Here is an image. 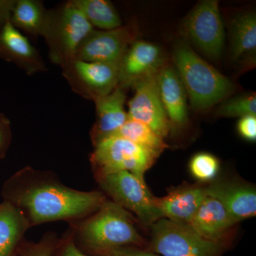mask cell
Returning a JSON list of instances; mask_svg holds the SVG:
<instances>
[{
  "label": "cell",
  "mask_w": 256,
  "mask_h": 256,
  "mask_svg": "<svg viewBox=\"0 0 256 256\" xmlns=\"http://www.w3.org/2000/svg\"><path fill=\"white\" fill-rule=\"evenodd\" d=\"M52 256H90L82 252L74 242L67 230L62 238H58Z\"/></svg>",
  "instance_id": "obj_27"
},
{
  "label": "cell",
  "mask_w": 256,
  "mask_h": 256,
  "mask_svg": "<svg viewBox=\"0 0 256 256\" xmlns=\"http://www.w3.org/2000/svg\"><path fill=\"white\" fill-rule=\"evenodd\" d=\"M62 68L73 92L87 100L108 95L118 86L119 64L74 58Z\"/></svg>",
  "instance_id": "obj_8"
},
{
  "label": "cell",
  "mask_w": 256,
  "mask_h": 256,
  "mask_svg": "<svg viewBox=\"0 0 256 256\" xmlns=\"http://www.w3.org/2000/svg\"><path fill=\"white\" fill-rule=\"evenodd\" d=\"M86 18L72 2L48 10L43 37L52 63L63 67L75 58L82 42L92 31Z\"/></svg>",
  "instance_id": "obj_4"
},
{
  "label": "cell",
  "mask_w": 256,
  "mask_h": 256,
  "mask_svg": "<svg viewBox=\"0 0 256 256\" xmlns=\"http://www.w3.org/2000/svg\"><path fill=\"white\" fill-rule=\"evenodd\" d=\"M218 116L235 118L256 116V97L255 94L239 96L224 101L217 109Z\"/></svg>",
  "instance_id": "obj_24"
},
{
  "label": "cell",
  "mask_w": 256,
  "mask_h": 256,
  "mask_svg": "<svg viewBox=\"0 0 256 256\" xmlns=\"http://www.w3.org/2000/svg\"><path fill=\"white\" fill-rule=\"evenodd\" d=\"M112 136L124 138L138 146L154 152L159 156L168 148L164 139L158 136L150 128L129 118L124 126Z\"/></svg>",
  "instance_id": "obj_23"
},
{
  "label": "cell",
  "mask_w": 256,
  "mask_h": 256,
  "mask_svg": "<svg viewBox=\"0 0 256 256\" xmlns=\"http://www.w3.org/2000/svg\"><path fill=\"white\" fill-rule=\"evenodd\" d=\"M12 138L11 122L2 112H0V160L6 156Z\"/></svg>",
  "instance_id": "obj_29"
},
{
  "label": "cell",
  "mask_w": 256,
  "mask_h": 256,
  "mask_svg": "<svg viewBox=\"0 0 256 256\" xmlns=\"http://www.w3.org/2000/svg\"><path fill=\"white\" fill-rule=\"evenodd\" d=\"M92 28L111 30L122 26L117 11L107 0H70Z\"/></svg>",
  "instance_id": "obj_22"
},
{
  "label": "cell",
  "mask_w": 256,
  "mask_h": 256,
  "mask_svg": "<svg viewBox=\"0 0 256 256\" xmlns=\"http://www.w3.org/2000/svg\"><path fill=\"white\" fill-rule=\"evenodd\" d=\"M238 132L242 138L250 142L256 140V116H246L240 118L237 124Z\"/></svg>",
  "instance_id": "obj_30"
},
{
  "label": "cell",
  "mask_w": 256,
  "mask_h": 256,
  "mask_svg": "<svg viewBox=\"0 0 256 256\" xmlns=\"http://www.w3.org/2000/svg\"><path fill=\"white\" fill-rule=\"evenodd\" d=\"M0 60L14 64L28 75L47 70L38 50L10 20L0 28Z\"/></svg>",
  "instance_id": "obj_13"
},
{
  "label": "cell",
  "mask_w": 256,
  "mask_h": 256,
  "mask_svg": "<svg viewBox=\"0 0 256 256\" xmlns=\"http://www.w3.org/2000/svg\"><path fill=\"white\" fill-rule=\"evenodd\" d=\"M206 196V186L196 184L180 186L166 196L156 197L160 220L188 224Z\"/></svg>",
  "instance_id": "obj_16"
},
{
  "label": "cell",
  "mask_w": 256,
  "mask_h": 256,
  "mask_svg": "<svg viewBox=\"0 0 256 256\" xmlns=\"http://www.w3.org/2000/svg\"><path fill=\"white\" fill-rule=\"evenodd\" d=\"M58 238L56 234L48 232L37 242H28L25 239L16 256H52Z\"/></svg>",
  "instance_id": "obj_26"
},
{
  "label": "cell",
  "mask_w": 256,
  "mask_h": 256,
  "mask_svg": "<svg viewBox=\"0 0 256 256\" xmlns=\"http://www.w3.org/2000/svg\"><path fill=\"white\" fill-rule=\"evenodd\" d=\"M236 224L220 201L206 196L188 225L204 238L229 245V232Z\"/></svg>",
  "instance_id": "obj_17"
},
{
  "label": "cell",
  "mask_w": 256,
  "mask_h": 256,
  "mask_svg": "<svg viewBox=\"0 0 256 256\" xmlns=\"http://www.w3.org/2000/svg\"><path fill=\"white\" fill-rule=\"evenodd\" d=\"M174 62L185 92L196 110L210 108L234 90L233 82L188 45L182 44L176 47Z\"/></svg>",
  "instance_id": "obj_3"
},
{
  "label": "cell",
  "mask_w": 256,
  "mask_h": 256,
  "mask_svg": "<svg viewBox=\"0 0 256 256\" xmlns=\"http://www.w3.org/2000/svg\"><path fill=\"white\" fill-rule=\"evenodd\" d=\"M137 32L132 25L111 30H94L82 42L75 58L90 62L120 64L124 54L136 41Z\"/></svg>",
  "instance_id": "obj_10"
},
{
  "label": "cell",
  "mask_w": 256,
  "mask_h": 256,
  "mask_svg": "<svg viewBox=\"0 0 256 256\" xmlns=\"http://www.w3.org/2000/svg\"><path fill=\"white\" fill-rule=\"evenodd\" d=\"M30 228L21 210L8 202L0 204V256H16Z\"/></svg>",
  "instance_id": "obj_19"
},
{
  "label": "cell",
  "mask_w": 256,
  "mask_h": 256,
  "mask_svg": "<svg viewBox=\"0 0 256 256\" xmlns=\"http://www.w3.org/2000/svg\"><path fill=\"white\" fill-rule=\"evenodd\" d=\"M156 79L170 127L176 129L184 127L188 120L186 94L178 73L171 68H162Z\"/></svg>",
  "instance_id": "obj_18"
},
{
  "label": "cell",
  "mask_w": 256,
  "mask_h": 256,
  "mask_svg": "<svg viewBox=\"0 0 256 256\" xmlns=\"http://www.w3.org/2000/svg\"><path fill=\"white\" fill-rule=\"evenodd\" d=\"M15 0H0V28L10 20Z\"/></svg>",
  "instance_id": "obj_31"
},
{
  "label": "cell",
  "mask_w": 256,
  "mask_h": 256,
  "mask_svg": "<svg viewBox=\"0 0 256 256\" xmlns=\"http://www.w3.org/2000/svg\"><path fill=\"white\" fill-rule=\"evenodd\" d=\"M48 10L37 0H15L10 22L13 26L32 36H42L44 32Z\"/></svg>",
  "instance_id": "obj_20"
},
{
  "label": "cell",
  "mask_w": 256,
  "mask_h": 256,
  "mask_svg": "<svg viewBox=\"0 0 256 256\" xmlns=\"http://www.w3.org/2000/svg\"><path fill=\"white\" fill-rule=\"evenodd\" d=\"M90 256H161L142 248L122 246L102 249L92 252Z\"/></svg>",
  "instance_id": "obj_28"
},
{
  "label": "cell",
  "mask_w": 256,
  "mask_h": 256,
  "mask_svg": "<svg viewBox=\"0 0 256 256\" xmlns=\"http://www.w3.org/2000/svg\"><path fill=\"white\" fill-rule=\"evenodd\" d=\"M90 156L94 176L126 171L144 180V174L159 154L128 140L110 137L94 146Z\"/></svg>",
  "instance_id": "obj_6"
},
{
  "label": "cell",
  "mask_w": 256,
  "mask_h": 256,
  "mask_svg": "<svg viewBox=\"0 0 256 256\" xmlns=\"http://www.w3.org/2000/svg\"><path fill=\"white\" fill-rule=\"evenodd\" d=\"M95 178L106 196L134 214L144 225L151 226L160 220L156 197L148 190L144 180L126 171L98 175Z\"/></svg>",
  "instance_id": "obj_7"
},
{
  "label": "cell",
  "mask_w": 256,
  "mask_h": 256,
  "mask_svg": "<svg viewBox=\"0 0 256 256\" xmlns=\"http://www.w3.org/2000/svg\"><path fill=\"white\" fill-rule=\"evenodd\" d=\"M126 96L118 86L108 95L95 99L96 120L90 130L92 146L114 136L128 120L124 109Z\"/></svg>",
  "instance_id": "obj_15"
},
{
  "label": "cell",
  "mask_w": 256,
  "mask_h": 256,
  "mask_svg": "<svg viewBox=\"0 0 256 256\" xmlns=\"http://www.w3.org/2000/svg\"><path fill=\"white\" fill-rule=\"evenodd\" d=\"M190 170L192 176L197 180L208 182L218 174L220 162L215 156L208 153H198L190 160Z\"/></svg>",
  "instance_id": "obj_25"
},
{
  "label": "cell",
  "mask_w": 256,
  "mask_h": 256,
  "mask_svg": "<svg viewBox=\"0 0 256 256\" xmlns=\"http://www.w3.org/2000/svg\"><path fill=\"white\" fill-rule=\"evenodd\" d=\"M156 76L148 77L133 86L134 96L128 102V118L146 124L164 139L171 127L160 98Z\"/></svg>",
  "instance_id": "obj_11"
},
{
  "label": "cell",
  "mask_w": 256,
  "mask_h": 256,
  "mask_svg": "<svg viewBox=\"0 0 256 256\" xmlns=\"http://www.w3.org/2000/svg\"><path fill=\"white\" fill-rule=\"evenodd\" d=\"M69 225L76 245L87 255L102 249L148 247V240L138 232L132 214L108 198L92 214Z\"/></svg>",
  "instance_id": "obj_2"
},
{
  "label": "cell",
  "mask_w": 256,
  "mask_h": 256,
  "mask_svg": "<svg viewBox=\"0 0 256 256\" xmlns=\"http://www.w3.org/2000/svg\"><path fill=\"white\" fill-rule=\"evenodd\" d=\"M207 196L220 201L237 224L255 216L256 191L252 185L218 180L206 186Z\"/></svg>",
  "instance_id": "obj_14"
},
{
  "label": "cell",
  "mask_w": 256,
  "mask_h": 256,
  "mask_svg": "<svg viewBox=\"0 0 256 256\" xmlns=\"http://www.w3.org/2000/svg\"><path fill=\"white\" fill-rule=\"evenodd\" d=\"M4 202L21 210L30 227L56 220L74 222L96 212L107 196L100 191L68 188L50 171L22 168L4 184Z\"/></svg>",
  "instance_id": "obj_1"
},
{
  "label": "cell",
  "mask_w": 256,
  "mask_h": 256,
  "mask_svg": "<svg viewBox=\"0 0 256 256\" xmlns=\"http://www.w3.org/2000/svg\"><path fill=\"white\" fill-rule=\"evenodd\" d=\"M164 58L162 50L154 44L136 40L119 64L118 86L126 90L162 69Z\"/></svg>",
  "instance_id": "obj_12"
},
{
  "label": "cell",
  "mask_w": 256,
  "mask_h": 256,
  "mask_svg": "<svg viewBox=\"0 0 256 256\" xmlns=\"http://www.w3.org/2000/svg\"><path fill=\"white\" fill-rule=\"evenodd\" d=\"M184 30L195 46L210 58H217L222 54L225 32L218 1L198 3L186 18Z\"/></svg>",
  "instance_id": "obj_9"
},
{
  "label": "cell",
  "mask_w": 256,
  "mask_h": 256,
  "mask_svg": "<svg viewBox=\"0 0 256 256\" xmlns=\"http://www.w3.org/2000/svg\"><path fill=\"white\" fill-rule=\"evenodd\" d=\"M232 50L234 60L236 62H242L255 56V13H244L234 18L232 24Z\"/></svg>",
  "instance_id": "obj_21"
},
{
  "label": "cell",
  "mask_w": 256,
  "mask_h": 256,
  "mask_svg": "<svg viewBox=\"0 0 256 256\" xmlns=\"http://www.w3.org/2000/svg\"><path fill=\"white\" fill-rule=\"evenodd\" d=\"M150 227L146 249L161 256H222L228 247L204 238L188 224L160 218Z\"/></svg>",
  "instance_id": "obj_5"
}]
</instances>
